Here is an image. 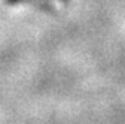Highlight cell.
<instances>
[{"instance_id":"cell-1","label":"cell","mask_w":125,"mask_h":124,"mask_svg":"<svg viewBox=\"0 0 125 124\" xmlns=\"http://www.w3.org/2000/svg\"><path fill=\"white\" fill-rule=\"evenodd\" d=\"M58 2L66 3L67 0H6L8 5H20V3H24V5H34V6L42 8V11H54Z\"/></svg>"}]
</instances>
